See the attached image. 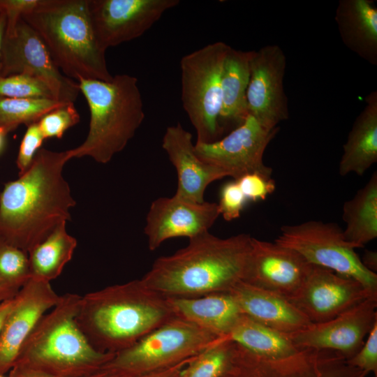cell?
<instances>
[{"label": "cell", "mask_w": 377, "mask_h": 377, "mask_svg": "<svg viewBox=\"0 0 377 377\" xmlns=\"http://www.w3.org/2000/svg\"><path fill=\"white\" fill-rule=\"evenodd\" d=\"M0 96L13 98L55 99L52 91L45 82L37 77L24 73L0 77Z\"/></svg>", "instance_id": "obj_32"}, {"label": "cell", "mask_w": 377, "mask_h": 377, "mask_svg": "<svg viewBox=\"0 0 377 377\" xmlns=\"http://www.w3.org/2000/svg\"><path fill=\"white\" fill-rule=\"evenodd\" d=\"M184 368V367H183ZM178 371L173 377H186L188 371V367Z\"/></svg>", "instance_id": "obj_44"}, {"label": "cell", "mask_w": 377, "mask_h": 377, "mask_svg": "<svg viewBox=\"0 0 377 377\" xmlns=\"http://www.w3.org/2000/svg\"><path fill=\"white\" fill-rule=\"evenodd\" d=\"M312 266L291 249L252 237L242 281L288 300L300 288Z\"/></svg>", "instance_id": "obj_17"}, {"label": "cell", "mask_w": 377, "mask_h": 377, "mask_svg": "<svg viewBox=\"0 0 377 377\" xmlns=\"http://www.w3.org/2000/svg\"><path fill=\"white\" fill-rule=\"evenodd\" d=\"M376 308L377 295L329 320L286 334L298 348L331 350L349 360L361 348L377 322Z\"/></svg>", "instance_id": "obj_16"}, {"label": "cell", "mask_w": 377, "mask_h": 377, "mask_svg": "<svg viewBox=\"0 0 377 377\" xmlns=\"http://www.w3.org/2000/svg\"><path fill=\"white\" fill-rule=\"evenodd\" d=\"M287 59L276 44L251 51L246 91L249 114L265 128L273 130L289 118L288 98L283 86Z\"/></svg>", "instance_id": "obj_14"}, {"label": "cell", "mask_w": 377, "mask_h": 377, "mask_svg": "<svg viewBox=\"0 0 377 377\" xmlns=\"http://www.w3.org/2000/svg\"><path fill=\"white\" fill-rule=\"evenodd\" d=\"M367 340L359 351L351 358L348 363L366 374L369 372L377 374V322L374 325L367 335Z\"/></svg>", "instance_id": "obj_37"}, {"label": "cell", "mask_w": 377, "mask_h": 377, "mask_svg": "<svg viewBox=\"0 0 377 377\" xmlns=\"http://www.w3.org/2000/svg\"><path fill=\"white\" fill-rule=\"evenodd\" d=\"M174 317L168 297L140 279L82 296L76 320L96 350L115 354Z\"/></svg>", "instance_id": "obj_3"}, {"label": "cell", "mask_w": 377, "mask_h": 377, "mask_svg": "<svg viewBox=\"0 0 377 377\" xmlns=\"http://www.w3.org/2000/svg\"><path fill=\"white\" fill-rule=\"evenodd\" d=\"M162 148L176 170L177 185L175 196L191 202H205L207 186L228 177L223 170L208 164L195 154L191 133L180 123L167 127Z\"/></svg>", "instance_id": "obj_20"}, {"label": "cell", "mask_w": 377, "mask_h": 377, "mask_svg": "<svg viewBox=\"0 0 377 377\" xmlns=\"http://www.w3.org/2000/svg\"><path fill=\"white\" fill-rule=\"evenodd\" d=\"M274 242L297 251L311 265L354 279L377 293V274L363 265L335 223L312 220L285 225Z\"/></svg>", "instance_id": "obj_9"}, {"label": "cell", "mask_w": 377, "mask_h": 377, "mask_svg": "<svg viewBox=\"0 0 377 377\" xmlns=\"http://www.w3.org/2000/svg\"><path fill=\"white\" fill-rule=\"evenodd\" d=\"M45 138L38 121L27 126L20 142L16 159L19 175L24 173L31 166L35 156L41 148Z\"/></svg>", "instance_id": "obj_35"}, {"label": "cell", "mask_w": 377, "mask_h": 377, "mask_svg": "<svg viewBox=\"0 0 377 377\" xmlns=\"http://www.w3.org/2000/svg\"><path fill=\"white\" fill-rule=\"evenodd\" d=\"M258 355L279 359L290 356L298 348L286 333L273 330L242 314L226 337Z\"/></svg>", "instance_id": "obj_27"}, {"label": "cell", "mask_w": 377, "mask_h": 377, "mask_svg": "<svg viewBox=\"0 0 377 377\" xmlns=\"http://www.w3.org/2000/svg\"><path fill=\"white\" fill-rule=\"evenodd\" d=\"M68 149L40 148L29 169L0 193V240L27 253L71 219L76 202L63 177Z\"/></svg>", "instance_id": "obj_1"}, {"label": "cell", "mask_w": 377, "mask_h": 377, "mask_svg": "<svg viewBox=\"0 0 377 377\" xmlns=\"http://www.w3.org/2000/svg\"><path fill=\"white\" fill-rule=\"evenodd\" d=\"M365 102L343 147L339 165L341 176H361L377 161V91L367 95Z\"/></svg>", "instance_id": "obj_24"}, {"label": "cell", "mask_w": 377, "mask_h": 377, "mask_svg": "<svg viewBox=\"0 0 377 377\" xmlns=\"http://www.w3.org/2000/svg\"></svg>", "instance_id": "obj_46"}, {"label": "cell", "mask_w": 377, "mask_h": 377, "mask_svg": "<svg viewBox=\"0 0 377 377\" xmlns=\"http://www.w3.org/2000/svg\"><path fill=\"white\" fill-rule=\"evenodd\" d=\"M74 103H66L46 113L38 121L45 138H61L65 132L80 121Z\"/></svg>", "instance_id": "obj_33"}, {"label": "cell", "mask_w": 377, "mask_h": 377, "mask_svg": "<svg viewBox=\"0 0 377 377\" xmlns=\"http://www.w3.org/2000/svg\"><path fill=\"white\" fill-rule=\"evenodd\" d=\"M361 260L368 269L376 273L377 269V253L376 251H366Z\"/></svg>", "instance_id": "obj_40"}, {"label": "cell", "mask_w": 377, "mask_h": 377, "mask_svg": "<svg viewBox=\"0 0 377 377\" xmlns=\"http://www.w3.org/2000/svg\"><path fill=\"white\" fill-rule=\"evenodd\" d=\"M345 239L355 249L377 237V172L343 207Z\"/></svg>", "instance_id": "obj_26"}, {"label": "cell", "mask_w": 377, "mask_h": 377, "mask_svg": "<svg viewBox=\"0 0 377 377\" xmlns=\"http://www.w3.org/2000/svg\"><path fill=\"white\" fill-rule=\"evenodd\" d=\"M248 200H264L275 188V182L271 177L258 172L247 173L235 179Z\"/></svg>", "instance_id": "obj_36"}, {"label": "cell", "mask_w": 377, "mask_h": 377, "mask_svg": "<svg viewBox=\"0 0 377 377\" xmlns=\"http://www.w3.org/2000/svg\"><path fill=\"white\" fill-rule=\"evenodd\" d=\"M251 51L230 47L221 77V108L219 124L224 128L242 124L249 115L246 91L250 76Z\"/></svg>", "instance_id": "obj_25"}, {"label": "cell", "mask_w": 377, "mask_h": 377, "mask_svg": "<svg viewBox=\"0 0 377 377\" xmlns=\"http://www.w3.org/2000/svg\"><path fill=\"white\" fill-rule=\"evenodd\" d=\"M219 216L216 202H194L175 195L158 198L151 202L146 217L148 248L154 251L169 239H191L209 232Z\"/></svg>", "instance_id": "obj_18"}, {"label": "cell", "mask_w": 377, "mask_h": 377, "mask_svg": "<svg viewBox=\"0 0 377 377\" xmlns=\"http://www.w3.org/2000/svg\"><path fill=\"white\" fill-rule=\"evenodd\" d=\"M230 47L217 41L184 55L180 60L181 100L196 131L195 143L214 142L223 133L219 124L221 77Z\"/></svg>", "instance_id": "obj_7"}, {"label": "cell", "mask_w": 377, "mask_h": 377, "mask_svg": "<svg viewBox=\"0 0 377 377\" xmlns=\"http://www.w3.org/2000/svg\"><path fill=\"white\" fill-rule=\"evenodd\" d=\"M167 297L175 317L219 339H226L243 314L230 293L196 297Z\"/></svg>", "instance_id": "obj_22"}, {"label": "cell", "mask_w": 377, "mask_h": 377, "mask_svg": "<svg viewBox=\"0 0 377 377\" xmlns=\"http://www.w3.org/2000/svg\"><path fill=\"white\" fill-rule=\"evenodd\" d=\"M13 300V299L0 302V333L6 316L11 308Z\"/></svg>", "instance_id": "obj_42"}, {"label": "cell", "mask_w": 377, "mask_h": 377, "mask_svg": "<svg viewBox=\"0 0 377 377\" xmlns=\"http://www.w3.org/2000/svg\"><path fill=\"white\" fill-rule=\"evenodd\" d=\"M246 202L237 182L235 180L228 182L220 190L217 203L219 214L227 221L236 219L240 216Z\"/></svg>", "instance_id": "obj_34"}, {"label": "cell", "mask_w": 377, "mask_h": 377, "mask_svg": "<svg viewBox=\"0 0 377 377\" xmlns=\"http://www.w3.org/2000/svg\"><path fill=\"white\" fill-rule=\"evenodd\" d=\"M335 21L343 44L371 65H377V7L374 0H340Z\"/></svg>", "instance_id": "obj_23"}, {"label": "cell", "mask_w": 377, "mask_h": 377, "mask_svg": "<svg viewBox=\"0 0 377 377\" xmlns=\"http://www.w3.org/2000/svg\"><path fill=\"white\" fill-rule=\"evenodd\" d=\"M22 18L39 35L66 77L110 81L105 51L91 23L88 0H39Z\"/></svg>", "instance_id": "obj_4"}, {"label": "cell", "mask_w": 377, "mask_h": 377, "mask_svg": "<svg viewBox=\"0 0 377 377\" xmlns=\"http://www.w3.org/2000/svg\"><path fill=\"white\" fill-rule=\"evenodd\" d=\"M376 295L354 279L313 265L300 288L288 300L311 323H319Z\"/></svg>", "instance_id": "obj_15"}, {"label": "cell", "mask_w": 377, "mask_h": 377, "mask_svg": "<svg viewBox=\"0 0 377 377\" xmlns=\"http://www.w3.org/2000/svg\"><path fill=\"white\" fill-rule=\"evenodd\" d=\"M77 82L87 103L90 121L86 139L68 149L70 156H89L107 163L126 147L145 119L138 79L118 74L110 81L79 78Z\"/></svg>", "instance_id": "obj_6"}, {"label": "cell", "mask_w": 377, "mask_h": 377, "mask_svg": "<svg viewBox=\"0 0 377 377\" xmlns=\"http://www.w3.org/2000/svg\"><path fill=\"white\" fill-rule=\"evenodd\" d=\"M0 377H3V375H1V374H0Z\"/></svg>", "instance_id": "obj_45"}, {"label": "cell", "mask_w": 377, "mask_h": 377, "mask_svg": "<svg viewBox=\"0 0 377 377\" xmlns=\"http://www.w3.org/2000/svg\"><path fill=\"white\" fill-rule=\"evenodd\" d=\"M6 27V15L5 12L0 10V77H1V61L3 42Z\"/></svg>", "instance_id": "obj_41"}, {"label": "cell", "mask_w": 377, "mask_h": 377, "mask_svg": "<svg viewBox=\"0 0 377 377\" xmlns=\"http://www.w3.org/2000/svg\"><path fill=\"white\" fill-rule=\"evenodd\" d=\"M60 297L50 282L31 278L13 298L0 333L1 375L12 369L26 339Z\"/></svg>", "instance_id": "obj_19"}, {"label": "cell", "mask_w": 377, "mask_h": 377, "mask_svg": "<svg viewBox=\"0 0 377 377\" xmlns=\"http://www.w3.org/2000/svg\"><path fill=\"white\" fill-rule=\"evenodd\" d=\"M346 358L331 350L302 348L283 358L255 354L235 342L228 365L219 377H365Z\"/></svg>", "instance_id": "obj_10"}, {"label": "cell", "mask_w": 377, "mask_h": 377, "mask_svg": "<svg viewBox=\"0 0 377 377\" xmlns=\"http://www.w3.org/2000/svg\"><path fill=\"white\" fill-rule=\"evenodd\" d=\"M9 377H57L42 370L15 364L10 369Z\"/></svg>", "instance_id": "obj_39"}, {"label": "cell", "mask_w": 377, "mask_h": 377, "mask_svg": "<svg viewBox=\"0 0 377 377\" xmlns=\"http://www.w3.org/2000/svg\"><path fill=\"white\" fill-rule=\"evenodd\" d=\"M81 297L61 295L26 339L15 364L57 377H79L99 370L114 356L96 350L80 328L76 316Z\"/></svg>", "instance_id": "obj_5"}, {"label": "cell", "mask_w": 377, "mask_h": 377, "mask_svg": "<svg viewBox=\"0 0 377 377\" xmlns=\"http://www.w3.org/2000/svg\"><path fill=\"white\" fill-rule=\"evenodd\" d=\"M235 342L220 339L188 363L186 377H219L226 369Z\"/></svg>", "instance_id": "obj_31"}, {"label": "cell", "mask_w": 377, "mask_h": 377, "mask_svg": "<svg viewBox=\"0 0 377 377\" xmlns=\"http://www.w3.org/2000/svg\"><path fill=\"white\" fill-rule=\"evenodd\" d=\"M39 0H0V10L6 15V35L11 34L24 14L31 11Z\"/></svg>", "instance_id": "obj_38"}, {"label": "cell", "mask_w": 377, "mask_h": 377, "mask_svg": "<svg viewBox=\"0 0 377 377\" xmlns=\"http://www.w3.org/2000/svg\"><path fill=\"white\" fill-rule=\"evenodd\" d=\"M278 131L279 128H265L249 114L226 136L212 143H195L194 149L204 162L223 170L235 179L251 172L271 177L272 170L265 164L263 156Z\"/></svg>", "instance_id": "obj_12"}, {"label": "cell", "mask_w": 377, "mask_h": 377, "mask_svg": "<svg viewBox=\"0 0 377 377\" xmlns=\"http://www.w3.org/2000/svg\"><path fill=\"white\" fill-rule=\"evenodd\" d=\"M229 293L243 314L276 331L291 333L311 324L290 301L274 293L242 281Z\"/></svg>", "instance_id": "obj_21"}, {"label": "cell", "mask_w": 377, "mask_h": 377, "mask_svg": "<svg viewBox=\"0 0 377 377\" xmlns=\"http://www.w3.org/2000/svg\"><path fill=\"white\" fill-rule=\"evenodd\" d=\"M251 237L241 233L221 238L205 232L175 253L156 258L141 280L165 297L229 293L243 280Z\"/></svg>", "instance_id": "obj_2"}, {"label": "cell", "mask_w": 377, "mask_h": 377, "mask_svg": "<svg viewBox=\"0 0 377 377\" xmlns=\"http://www.w3.org/2000/svg\"><path fill=\"white\" fill-rule=\"evenodd\" d=\"M66 103L52 98H13L0 96V127L8 133L20 124L37 122L48 112Z\"/></svg>", "instance_id": "obj_30"}, {"label": "cell", "mask_w": 377, "mask_h": 377, "mask_svg": "<svg viewBox=\"0 0 377 377\" xmlns=\"http://www.w3.org/2000/svg\"><path fill=\"white\" fill-rule=\"evenodd\" d=\"M179 0H88L91 23L99 46L106 51L140 37Z\"/></svg>", "instance_id": "obj_13"}, {"label": "cell", "mask_w": 377, "mask_h": 377, "mask_svg": "<svg viewBox=\"0 0 377 377\" xmlns=\"http://www.w3.org/2000/svg\"><path fill=\"white\" fill-rule=\"evenodd\" d=\"M219 338L174 317L117 353L101 369L135 374L163 370L195 356Z\"/></svg>", "instance_id": "obj_8"}, {"label": "cell", "mask_w": 377, "mask_h": 377, "mask_svg": "<svg viewBox=\"0 0 377 377\" xmlns=\"http://www.w3.org/2000/svg\"><path fill=\"white\" fill-rule=\"evenodd\" d=\"M66 224L58 226L28 252L31 278L50 282L71 260L77 240L67 232Z\"/></svg>", "instance_id": "obj_28"}, {"label": "cell", "mask_w": 377, "mask_h": 377, "mask_svg": "<svg viewBox=\"0 0 377 377\" xmlns=\"http://www.w3.org/2000/svg\"><path fill=\"white\" fill-rule=\"evenodd\" d=\"M8 133L3 128L0 127V154L4 149V146L6 144V138Z\"/></svg>", "instance_id": "obj_43"}, {"label": "cell", "mask_w": 377, "mask_h": 377, "mask_svg": "<svg viewBox=\"0 0 377 377\" xmlns=\"http://www.w3.org/2000/svg\"><path fill=\"white\" fill-rule=\"evenodd\" d=\"M20 73L42 80L60 102L74 103L80 92L77 82L57 67L39 35L22 17L14 31L4 35L1 61V77Z\"/></svg>", "instance_id": "obj_11"}, {"label": "cell", "mask_w": 377, "mask_h": 377, "mask_svg": "<svg viewBox=\"0 0 377 377\" xmlns=\"http://www.w3.org/2000/svg\"><path fill=\"white\" fill-rule=\"evenodd\" d=\"M30 279L28 253L0 240V302L13 300Z\"/></svg>", "instance_id": "obj_29"}]
</instances>
